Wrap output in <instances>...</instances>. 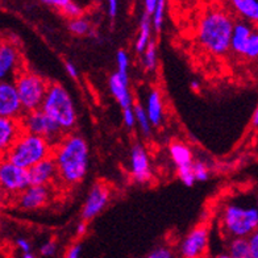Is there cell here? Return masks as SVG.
Here are the masks:
<instances>
[{
	"mask_svg": "<svg viewBox=\"0 0 258 258\" xmlns=\"http://www.w3.org/2000/svg\"><path fill=\"white\" fill-rule=\"evenodd\" d=\"M51 158L57 169V179L64 186H77L85 179L89 171V144L78 135H66L53 148Z\"/></svg>",
	"mask_w": 258,
	"mask_h": 258,
	"instance_id": "cell-1",
	"label": "cell"
},
{
	"mask_svg": "<svg viewBox=\"0 0 258 258\" xmlns=\"http://www.w3.org/2000/svg\"><path fill=\"white\" fill-rule=\"evenodd\" d=\"M234 19L224 8L212 7L204 12L198 24V41L212 55H224L229 51V42Z\"/></svg>",
	"mask_w": 258,
	"mask_h": 258,
	"instance_id": "cell-2",
	"label": "cell"
},
{
	"mask_svg": "<svg viewBox=\"0 0 258 258\" xmlns=\"http://www.w3.org/2000/svg\"><path fill=\"white\" fill-rule=\"evenodd\" d=\"M41 111L50 117L64 133L74 129L78 115L70 92L63 86L55 82L49 83Z\"/></svg>",
	"mask_w": 258,
	"mask_h": 258,
	"instance_id": "cell-3",
	"label": "cell"
},
{
	"mask_svg": "<svg viewBox=\"0 0 258 258\" xmlns=\"http://www.w3.org/2000/svg\"><path fill=\"white\" fill-rule=\"evenodd\" d=\"M51 153H53V146L46 140L31 133L23 132L10 152L6 154V158L17 167L29 170L36 163L51 157Z\"/></svg>",
	"mask_w": 258,
	"mask_h": 258,
	"instance_id": "cell-4",
	"label": "cell"
},
{
	"mask_svg": "<svg viewBox=\"0 0 258 258\" xmlns=\"http://www.w3.org/2000/svg\"><path fill=\"white\" fill-rule=\"evenodd\" d=\"M221 223L225 233L232 238H248L257 232V207H244L240 204H227L223 211Z\"/></svg>",
	"mask_w": 258,
	"mask_h": 258,
	"instance_id": "cell-5",
	"label": "cell"
},
{
	"mask_svg": "<svg viewBox=\"0 0 258 258\" xmlns=\"http://www.w3.org/2000/svg\"><path fill=\"white\" fill-rule=\"evenodd\" d=\"M14 83L24 113L41 108L49 86L46 79L37 73L23 69L14 79Z\"/></svg>",
	"mask_w": 258,
	"mask_h": 258,
	"instance_id": "cell-6",
	"label": "cell"
},
{
	"mask_svg": "<svg viewBox=\"0 0 258 258\" xmlns=\"http://www.w3.org/2000/svg\"><path fill=\"white\" fill-rule=\"evenodd\" d=\"M20 121L24 132L42 137L53 148L66 136V133L50 117L45 115L41 109L25 112L24 115L21 116Z\"/></svg>",
	"mask_w": 258,
	"mask_h": 258,
	"instance_id": "cell-7",
	"label": "cell"
},
{
	"mask_svg": "<svg viewBox=\"0 0 258 258\" xmlns=\"http://www.w3.org/2000/svg\"><path fill=\"white\" fill-rule=\"evenodd\" d=\"M27 187H29L28 170L17 167L6 157H0V188L8 201L15 199Z\"/></svg>",
	"mask_w": 258,
	"mask_h": 258,
	"instance_id": "cell-8",
	"label": "cell"
},
{
	"mask_svg": "<svg viewBox=\"0 0 258 258\" xmlns=\"http://www.w3.org/2000/svg\"><path fill=\"white\" fill-rule=\"evenodd\" d=\"M24 69L20 46L11 37H0V82H14Z\"/></svg>",
	"mask_w": 258,
	"mask_h": 258,
	"instance_id": "cell-9",
	"label": "cell"
},
{
	"mask_svg": "<svg viewBox=\"0 0 258 258\" xmlns=\"http://www.w3.org/2000/svg\"><path fill=\"white\" fill-rule=\"evenodd\" d=\"M210 242V231L204 224L192 228L180 242L179 253L182 258H206Z\"/></svg>",
	"mask_w": 258,
	"mask_h": 258,
	"instance_id": "cell-10",
	"label": "cell"
},
{
	"mask_svg": "<svg viewBox=\"0 0 258 258\" xmlns=\"http://www.w3.org/2000/svg\"><path fill=\"white\" fill-rule=\"evenodd\" d=\"M111 191L105 183H95L91 187L89 195L86 198V202L82 208V219L86 223L95 219L107 206H108Z\"/></svg>",
	"mask_w": 258,
	"mask_h": 258,
	"instance_id": "cell-11",
	"label": "cell"
},
{
	"mask_svg": "<svg viewBox=\"0 0 258 258\" xmlns=\"http://www.w3.org/2000/svg\"><path fill=\"white\" fill-rule=\"evenodd\" d=\"M24 115L15 83L11 81L0 82V117L21 119Z\"/></svg>",
	"mask_w": 258,
	"mask_h": 258,
	"instance_id": "cell-12",
	"label": "cell"
},
{
	"mask_svg": "<svg viewBox=\"0 0 258 258\" xmlns=\"http://www.w3.org/2000/svg\"><path fill=\"white\" fill-rule=\"evenodd\" d=\"M51 198L50 186H29L15 198V204L21 210L34 211L45 207Z\"/></svg>",
	"mask_w": 258,
	"mask_h": 258,
	"instance_id": "cell-13",
	"label": "cell"
},
{
	"mask_svg": "<svg viewBox=\"0 0 258 258\" xmlns=\"http://www.w3.org/2000/svg\"><path fill=\"white\" fill-rule=\"evenodd\" d=\"M131 175L140 184L148 183L153 175L148 152L141 144H136L131 152Z\"/></svg>",
	"mask_w": 258,
	"mask_h": 258,
	"instance_id": "cell-14",
	"label": "cell"
},
{
	"mask_svg": "<svg viewBox=\"0 0 258 258\" xmlns=\"http://www.w3.org/2000/svg\"><path fill=\"white\" fill-rule=\"evenodd\" d=\"M23 132L20 119L0 117V157H6Z\"/></svg>",
	"mask_w": 258,
	"mask_h": 258,
	"instance_id": "cell-15",
	"label": "cell"
},
{
	"mask_svg": "<svg viewBox=\"0 0 258 258\" xmlns=\"http://www.w3.org/2000/svg\"><path fill=\"white\" fill-rule=\"evenodd\" d=\"M29 186H50L57 179L54 160L49 157L28 170Z\"/></svg>",
	"mask_w": 258,
	"mask_h": 258,
	"instance_id": "cell-16",
	"label": "cell"
},
{
	"mask_svg": "<svg viewBox=\"0 0 258 258\" xmlns=\"http://www.w3.org/2000/svg\"><path fill=\"white\" fill-rule=\"evenodd\" d=\"M108 83L111 94L122 109L133 107V98L129 90V75L116 72L111 75Z\"/></svg>",
	"mask_w": 258,
	"mask_h": 258,
	"instance_id": "cell-17",
	"label": "cell"
},
{
	"mask_svg": "<svg viewBox=\"0 0 258 258\" xmlns=\"http://www.w3.org/2000/svg\"><path fill=\"white\" fill-rule=\"evenodd\" d=\"M253 32L254 31H253L250 23L244 20H234L231 34V42H229V50L238 55L244 54L245 46L248 44Z\"/></svg>",
	"mask_w": 258,
	"mask_h": 258,
	"instance_id": "cell-18",
	"label": "cell"
},
{
	"mask_svg": "<svg viewBox=\"0 0 258 258\" xmlns=\"http://www.w3.org/2000/svg\"><path fill=\"white\" fill-rule=\"evenodd\" d=\"M146 115L149 119L150 125L160 126L163 121L165 108H163V99L161 92L157 89L150 90L146 99Z\"/></svg>",
	"mask_w": 258,
	"mask_h": 258,
	"instance_id": "cell-19",
	"label": "cell"
},
{
	"mask_svg": "<svg viewBox=\"0 0 258 258\" xmlns=\"http://www.w3.org/2000/svg\"><path fill=\"white\" fill-rule=\"evenodd\" d=\"M169 153L173 162L175 163L177 170L186 169V167L192 166L194 157L192 152L190 150V148L187 145H184L183 143H175L170 144L169 146Z\"/></svg>",
	"mask_w": 258,
	"mask_h": 258,
	"instance_id": "cell-20",
	"label": "cell"
},
{
	"mask_svg": "<svg viewBox=\"0 0 258 258\" xmlns=\"http://www.w3.org/2000/svg\"><path fill=\"white\" fill-rule=\"evenodd\" d=\"M232 7L244 21L254 23L258 20V3L255 0H233Z\"/></svg>",
	"mask_w": 258,
	"mask_h": 258,
	"instance_id": "cell-21",
	"label": "cell"
},
{
	"mask_svg": "<svg viewBox=\"0 0 258 258\" xmlns=\"http://www.w3.org/2000/svg\"><path fill=\"white\" fill-rule=\"evenodd\" d=\"M152 23H150V17L148 15L143 14L141 20H140V29H139V36L136 40V51L139 54H143L144 50L146 49L148 44L152 40Z\"/></svg>",
	"mask_w": 258,
	"mask_h": 258,
	"instance_id": "cell-22",
	"label": "cell"
},
{
	"mask_svg": "<svg viewBox=\"0 0 258 258\" xmlns=\"http://www.w3.org/2000/svg\"><path fill=\"white\" fill-rule=\"evenodd\" d=\"M45 4L57 8L63 16L69 17L70 20L82 17V14H83V10H82L81 6L72 2V0H46Z\"/></svg>",
	"mask_w": 258,
	"mask_h": 258,
	"instance_id": "cell-23",
	"label": "cell"
},
{
	"mask_svg": "<svg viewBox=\"0 0 258 258\" xmlns=\"http://www.w3.org/2000/svg\"><path fill=\"white\" fill-rule=\"evenodd\" d=\"M227 254L231 258H251L246 238H231Z\"/></svg>",
	"mask_w": 258,
	"mask_h": 258,
	"instance_id": "cell-24",
	"label": "cell"
},
{
	"mask_svg": "<svg viewBox=\"0 0 258 258\" xmlns=\"http://www.w3.org/2000/svg\"><path fill=\"white\" fill-rule=\"evenodd\" d=\"M133 112H135V119H136V124H139L140 131L143 132L145 136H150L152 133V125H150L146 111L141 104L133 105Z\"/></svg>",
	"mask_w": 258,
	"mask_h": 258,
	"instance_id": "cell-25",
	"label": "cell"
},
{
	"mask_svg": "<svg viewBox=\"0 0 258 258\" xmlns=\"http://www.w3.org/2000/svg\"><path fill=\"white\" fill-rule=\"evenodd\" d=\"M165 15H166V2L160 0L157 2V7L154 10L153 15L150 16V23H152V29L160 33L162 31L163 21H165Z\"/></svg>",
	"mask_w": 258,
	"mask_h": 258,
	"instance_id": "cell-26",
	"label": "cell"
},
{
	"mask_svg": "<svg viewBox=\"0 0 258 258\" xmlns=\"http://www.w3.org/2000/svg\"><path fill=\"white\" fill-rule=\"evenodd\" d=\"M143 54V63L145 70L146 72H153L157 66V45L153 38L150 40Z\"/></svg>",
	"mask_w": 258,
	"mask_h": 258,
	"instance_id": "cell-27",
	"label": "cell"
},
{
	"mask_svg": "<svg viewBox=\"0 0 258 258\" xmlns=\"http://www.w3.org/2000/svg\"><path fill=\"white\" fill-rule=\"evenodd\" d=\"M69 31L72 32L75 36H85V34H89L91 31V25L86 19L83 17H78V19H73V20L69 21Z\"/></svg>",
	"mask_w": 258,
	"mask_h": 258,
	"instance_id": "cell-28",
	"label": "cell"
},
{
	"mask_svg": "<svg viewBox=\"0 0 258 258\" xmlns=\"http://www.w3.org/2000/svg\"><path fill=\"white\" fill-rule=\"evenodd\" d=\"M191 169H192L194 179H195V182H197V180H199V182H206V180L210 178V169H208L207 163L203 162V161H194Z\"/></svg>",
	"mask_w": 258,
	"mask_h": 258,
	"instance_id": "cell-29",
	"label": "cell"
},
{
	"mask_svg": "<svg viewBox=\"0 0 258 258\" xmlns=\"http://www.w3.org/2000/svg\"><path fill=\"white\" fill-rule=\"evenodd\" d=\"M244 55L245 58H248L250 61H254L257 59L258 57V34L257 32H253V34L249 38L248 44L245 46L244 50Z\"/></svg>",
	"mask_w": 258,
	"mask_h": 258,
	"instance_id": "cell-30",
	"label": "cell"
},
{
	"mask_svg": "<svg viewBox=\"0 0 258 258\" xmlns=\"http://www.w3.org/2000/svg\"><path fill=\"white\" fill-rule=\"evenodd\" d=\"M116 62H117V73L120 74H128L129 70V55L125 50H119L116 54Z\"/></svg>",
	"mask_w": 258,
	"mask_h": 258,
	"instance_id": "cell-31",
	"label": "cell"
},
{
	"mask_svg": "<svg viewBox=\"0 0 258 258\" xmlns=\"http://www.w3.org/2000/svg\"><path fill=\"white\" fill-rule=\"evenodd\" d=\"M145 258H178L174 254V251L167 246H158L153 249Z\"/></svg>",
	"mask_w": 258,
	"mask_h": 258,
	"instance_id": "cell-32",
	"label": "cell"
},
{
	"mask_svg": "<svg viewBox=\"0 0 258 258\" xmlns=\"http://www.w3.org/2000/svg\"><path fill=\"white\" fill-rule=\"evenodd\" d=\"M55 253H57V242L53 241V240L46 241L40 248V254L42 257H53Z\"/></svg>",
	"mask_w": 258,
	"mask_h": 258,
	"instance_id": "cell-33",
	"label": "cell"
},
{
	"mask_svg": "<svg viewBox=\"0 0 258 258\" xmlns=\"http://www.w3.org/2000/svg\"><path fill=\"white\" fill-rule=\"evenodd\" d=\"M122 120H124V124H125L126 128L131 129L136 125V119H135L133 107H131V108L122 109Z\"/></svg>",
	"mask_w": 258,
	"mask_h": 258,
	"instance_id": "cell-34",
	"label": "cell"
},
{
	"mask_svg": "<svg viewBox=\"0 0 258 258\" xmlns=\"http://www.w3.org/2000/svg\"><path fill=\"white\" fill-rule=\"evenodd\" d=\"M246 240H248L249 250H250L251 258H258V233L257 232L250 234Z\"/></svg>",
	"mask_w": 258,
	"mask_h": 258,
	"instance_id": "cell-35",
	"label": "cell"
},
{
	"mask_svg": "<svg viewBox=\"0 0 258 258\" xmlns=\"http://www.w3.org/2000/svg\"><path fill=\"white\" fill-rule=\"evenodd\" d=\"M15 244H16L17 249H19V250H20L23 254H27V253H32V245H31V242L28 241L27 238H23V237L16 238Z\"/></svg>",
	"mask_w": 258,
	"mask_h": 258,
	"instance_id": "cell-36",
	"label": "cell"
},
{
	"mask_svg": "<svg viewBox=\"0 0 258 258\" xmlns=\"http://www.w3.org/2000/svg\"><path fill=\"white\" fill-rule=\"evenodd\" d=\"M81 254H82L81 244H74L69 248L68 251H66L64 258H81Z\"/></svg>",
	"mask_w": 258,
	"mask_h": 258,
	"instance_id": "cell-37",
	"label": "cell"
},
{
	"mask_svg": "<svg viewBox=\"0 0 258 258\" xmlns=\"http://www.w3.org/2000/svg\"><path fill=\"white\" fill-rule=\"evenodd\" d=\"M157 7V0H146L144 3V14L148 15V16H152Z\"/></svg>",
	"mask_w": 258,
	"mask_h": 258,
	"instance_id": "cell-38",
	"label": "cell"
},
{
	"mask_svg": "<svg viewBox=\"0 0 258 258\" xmlns=\"http://www.w3.org/2000/svg\"><path fill=\"white\" fill-rule=\"evenodd\" d=\"M64 68H66V72H68L69 77L73 79H77L79 77V73H78V69H77V66H75L74 63H72V62H66L64 63Z\"/></svg>",
	"mask_w": 258,
	"mask_h": 258,
	"instance_id": "cell-39",
	"label": "cell"
},
{
	"mask_svg": "<svg viewBox=\"0 0 258 258\" xmlns=\"http://www.w3.org/2000/svg\"><path fill=\"white\" fill-rule=\"evenodd\" d=\"M117 14H119V3L115 2V0L108 2V16L113 20L117 16Z\"/></svg>",
	"mask_w": 258,
	"mask_h": 258,
	"instance_id": "cell-40",
	"label": "cell"
},
{
	"mask_svg": "<svg viewBox=\"0 0 258 258\" xmlns=\"http://www.w3.org/2000/svg\"><path fill=\"white\" fill-rule=\"evenodd\" d=\"M87 231H89V224L86 223V221H81L78 225H77V236H79V237H82V236H85L86 233H87Z\"/></svg>",
	"mask_w": 258,
	"mask_h": 258,
	"instance_id": "cell-41",
	"label": "cell"
},
{
	"mask_svg": "<svg viewBox=\"0 0 258 258\" xmlns=\"http://www.w3.org/2000/svg\"><path fill=\"white\" fill-rule=\"evenodd\" d=\"M7 202H8V199H7V197H6V194H4L3 190L0 188V210L4 207V204L7 203Z\"/></svg>",
	"mask_w": 258,
	"mask_h": 258,
	"instance_id": "cell-42",
	"label": "cell"
},
{
	"mask_svg": "<svg viewBox=\"0 0 258 258\" xmlns=\"http://www.w3.org/2000/svg\"><path fill=\"white\" fill-rule=\"evenodd\" d=\"M251 125L253 128H257L258 125V111L255 109L254 112H253V116H251Z\"/></svg>",
	"mask_w": 258,
	"mask_h": 258,
	"instance_id": "cell-43",
	"label": "cell"
},
{
	"mask_svg": "<svg viewBox=\"0 0 258 258\" xmlns=\"http://www.w3.org/2000/svg\"><path fill=\"white\" fill-rule=\"evenodd\" d=\"M191 89H192L194 91H198V90L201 89V83L198 81H192L191 82Z\"/></svg>",
	"mask_w": 258,
	"mask_h": 258,
	"instance_id": "cell-44",
	"label": "cell"
},
{
	"mask_svg": "<svg viewBox=\"0 0 258 258\" xmlns=\"http://www.w3.org/2000/svg\"><path fill=\"white\" fill-rule=\"evenodd\" d=\"M211 258H231V257H229L227 253H219V254L214 255V257H211Z\"/></svg>",
	"mask_w": 258,
	"mask_h": 258,
	"instance_id": "cell-45",
	"label": "cell"
},
{
	"mask_svg": "<svg viewBox=\"0 0 258 258\" xmlns=\"http://www.w3.org/2000/svg\"><path fill=\"white\" fill-rule=\"evenodd\" d=\"M23 258H37L33 253H27V254H23Z\"/></svg>",
	"mask_w": 258,
	"mask_h": 258,
	"instance_id": "cell-46",
	"label": "cell"
},
{
	"mask_svg": "<svg viewBox=\"0 0 258 258\" xmlns=\"http://www.w3.org/2000/svg\"><path fill=\"white\" fill-rule=\"evenodd\" d=\"M2 237H3V236H2V228H0V242H2Z\"/></svg>",
	"mask_w": 258,
	"mask_h": 258,
	"instance_id": "cell-47",
	"label": "cell"
}]
</instances>
